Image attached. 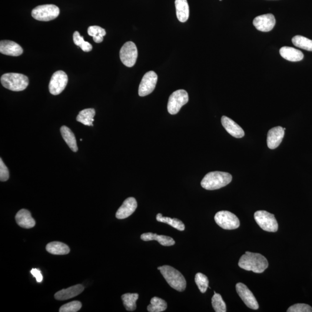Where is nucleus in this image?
<instances>
[{
	"label": "nucleus",
	"mask_w": 312,
	"mask_h": 312,
	"mask_svg": "<svg viewBox=\"0 0 312 312\" xmlns=\"http://www.w3.org/2000/svg\"><path fill=\"white\" fill-rule=\"evenodd\" d=\"M216 223L224 230H235L240 227V221L236 215L227 211L218 212L215 215Z\"/></svg>",
	"instance_id": "7"
},
{
	"label": "nucleus",
	"mask_w": 312,
	"mask_h": 312,
	"mask_svg": "<svg viewBox=\"0 0 312 312\" xmlns=\"http://www.w3.org/2000/svg\"><path fill=\"white\" fill-rule=\"evenodd\" d=\"M236 290L239 296L248 308L251 310H258L259 305L257 300L247 285L242 283H238L236 285Z\"/></svg>",
	"instance_id": "12"
},
{
	"label": "nucleus",
	"mask_w": 312,
	"mask_h": 312,
	"mask_svg": "<svg viewBox=\"0 0 312 312\" xmlns=\"http://www.w3.org/2000/svg\"><path fill=\"white\" fill-rule=\"evenodd\" d=\"M254 219L257 224L263 230L275 232L278 230V224L274 215L265 211L255 212Z\"/></svg>",
	"instance_id": "6"
},
{
	"label": "nucleus",
	"mask_w": 312,
	"mask_h": 312,
	"mask_svg": "<svg viewBox=\"0 0 312 312\" xmlns=\"http://www.w3.org/2000/svg\"><path fill=\"white\" fill-rule=\"evenodd\" d=\"M139 295L137 293H127L122 295V299L125 310L128 311H134L137 308V301Z\"/></svg>",
	"instance_id": "26"
},
{
	"label": "nucleus",
	"mask_w": 312,
	"mask_h": 312,
	"mask_svg": "<svg viewBox=\"0 0 312 312\" xmlns=\"http://www.w3.org/2000/svg\"><path fill=\"white\" fill-rule=\"evenodd\" d=\"M61 132L64 140L66 142L71 150L74 152H76L78 150L77 144H76L75 135L70 129L67 126H62L61 128Z\"/></svg>",
	"instance_id": "24"
},
{
	"label": "nucleus",
	"mask_w": 312,
	"mask_h": 312,
	"mask_svg": "<svg viewBox=\"0 0 312 312\" xmlns=\"http://www.w3.org/2000/svg\"><path fill=\"white\" fill-rule=\"evenodd\" d=\"M0 52L7 56H19L22 55L23 50L17 43L12 41L3 40L0 42Z\"/></svg>",
	"instance_id": "18"
},
{
	"label": "nucleus",
	"mask_w": 312,
	"mask_h": 312,
	"mask_svg": "<svg viewBox=\"0 0 312 312\" xmlns=\"http://www.w3.org/2000/svg\"><path fill=\"white\" fill-rule=\"evenodd\" d=\"M284 128L278 126L269 130L267 134V145L271 149L277 148L281 144L284 135Z\"/></svg>",
	"instance_id": "14"
},
{
	"label": "nucleus",
	"mask_w": 312,
	"mask_h": 312,
	"mask_svg": "<svg viewBox=\"0 0 312 312\" xmlns=\"http://www.w3.org/2000/svg\"><path fill=\"white\" fill-rule=\"evenodd\" d=\"M292 42L296 47L312 52V40L305 36L296 35L292 39Z\"/></svg>",
	"instance_id": "30"
},
{
	"label": "nucleus",
	"mask_w": 312,
	"mask_h": 312,
	"mask_svg": "<svg viewBox=\"0 0 312 312\" xmlns=\"http://www.w3.org/2000/svg\"><path fill=\"white\" fill-rule=\"evenodd\" d=\"M168 284L178 291H184L187 287V281L180 272L170 265L158 267Z\"/></svg>",
	"instance_id": "3"
},
{
	"label": "nucleus",
	"mask_w": 312,
	"mask_h": 312,
	"mask_svg": "<svg viewBox=\"0 0 312 312\" xmlns=\"http://www.w3.org/2000/svg\"><path fill=\"white\" fill-rule=\"evenodd\" d=\"M287 312H312V308L307 304H297L288 309Z\"/></svg>",
	"instance_id": "35"
},
{
	"label": "nucleus",
	"mask_w": 312,
	"mask_h": 312,
	"mask_svg": "<svg viewBox=\"0 0 312 312\" xmlns=\"http://www.w3.org/2000/svg\"><path fill=\"white\" fill-rule=\"evenodd\" d=\"M31 272L33 277L35 278L36 281L38 283H41L43 281V276L41 271L38 270V269L32 268Z\"/></svg>",
	"instance_id": "37"
},
{
	"label": "nucleus",
	"mask_w": 312,
	"mask_h": 312,
	"mask_svg": "<svg viewBox=\"0 0 312 312\" xmlns=\"http://www.w3.org/2000/svg\"><path fill=\"white\" fill-rule=\"evenodd\" d=\"M188 101L187 92L185 90H178L172 94L168 99L167 109L171 115H176Z\"/></svg>",
	"instance_id": "8"
},
{
	"label": "nucleus",
	"mask_w": 312,
	"mask_h": 312,
	"mask_svg": "<svg viewBox=\"0 0 312 312\" xmlns=\"http://www.w3.org/2000/svg\"><path fill=\"white\" fill-rule=\"evenodd\" d=\"M220 1H222V0H220Z\"/></svg>",
	"instance_id": "38"
},
{
	"label": "nucleus",
	"mask_w": 312,
	"mask_h": 312,
	"mask_svg": "<svg viewBox=\"0 0 312 312\" xmlns=\"http://www.w3.org/2000/svg\"><path fill=\"white\" fill-rule=\"evenodd\" d=\"M167 308V303L162 299L155 297L151 300V304L148 306L149 312H161Z\"/></svg>",
	"instance_id": "28"
},
{
	"label": "nucleus",
	"mask_w": 312,
	"mask_h": 312,
	"mask_svg": "<svg viewBox=\"0 0 312 312\" xmlns=\"http://www.w3.org/2000/svg\"><path fill=\"white\" fill-rule=\"evenodd\" d=\"M138 58V49L134 42L128 41L122 46L120 51V58L123 64L127 67L135 64Z\"/></svg>",
	"instance_id": "9"
},
{
	"label": "nucleus",
	"mask_w": 312,
	"mask_h": 312,
	"mask_svg": "<svg viewBox=\"0 0 312 312\" xmlns=\"http://www.w3.org/2000/svg\"><path fill=\"white\" fill-rule=\"evenodd\" d=\"M280 55L282 58L292 62L301 61L304 59L303 52L294 48L284 46L281 48Z\"/></svg>",
	"instance_id": "20"
},
{
	"label": "nucleus",
	"mask_w": 312,
	"mask_h": 312,
	"mask_svg": "<svg viewBox=\"0 0 312 312\" xmlns=\"http://www.w3.org/2000/svg\"><path fill=\"white\" fill-rule=\"evenodd\" d=\"M84 285L77 284L57 292L55 295L56 300L64 301L74 298L81 294L84 290Z\"/></svg>",
	"instance_id": "17"
},
{
	"label": "nucleus",
	"mask_w": 312,
	"mask_h": 312,
	"mask_svg": "<svg viewBox=\"0 0 312 312\" xmlns=\"http://www.w3.org/2000/svg\"><path fill=\"white\" fill-rule=\"evenodd\" d=\"M60 9L57 6L46 4L36 6L32 10L31 15L37 21L48 22L58 17Z\"/></svg>",
	"instance_id": "5"
},
{
	"label": "nucleus",
	"mask_w": 312,
	"mask_h": 312,
	"mask_svg": "<svg viewBox=\"0 0 312 312\" xmlns=\"http://www.w3.org/2000/svg\"><path fill=\"white\" fill-rule=\"evenodd\" d=\"M15 219L16 223L22 228L29 229L35 226V221L31 217V212L25 209L18 212Z\"/></svg>",
	"instance_id": "19"
},
{
	"label": "nucleus",
	"mask_w": 312,
	"mask_h": 312,
	"mask_svg": "<svg viewBox=\"0 0 312 312\" xmlns=\"http://www.w3.org/2000/svg\"><path fill=\"white\" fill-rule=\"evenodd\" d=\"M176 13L179 21L185 23L189 18V6L187 0H175Z\"/></svg>",
	"instance_id": "22"
},
{
	"label": "nucleus",
	"mask_w": 312,
	"mask_h": 312,
	"mask_svg": "<svg viewBox=\"0 0 312 312\" xmlns=\"http://www.w3.org/2000/svg\"><path fill=\"white\" fill-rule=\"evenodd\" d=\"M1 83L4 87L14 92L24 91L29 84L28 76L18 73H6L1 77Z\"/></svg>",
	"instance_id": "4"
},
{
	"label": "nucleus",
	"mask_w": 312,
	"mask_h": 312,
	"mask_svg": "<svg viewBox=\"0 0 312 312\" xmlns=\"http://www.w3.org/2000/svg\"><path fill=\"white\" fill-rule=\"evenodd\" d=\"M221 122L225 130L232 137L236 138H241L244 137V129L231 119L223 116H222Z\"/></svg>",
	"instance_id": "16"
},
{
	"label": "nucleus",
	"mask_w": 312,
	"mask_h": 312,
	"mask_svg": "<svg viewBox=\"0 0 312 312\" xmlns=\"http://www.w3.org/2000/svg\"><path fill=\"white\" fill-rule=\"evenodd\" d=\"M232 179L231 175L227 172H211L205 176L201 182V185L206 190H218L230 184Z\"/></svg>",
	"instance_id": "2"
},
{
	"label": "nucleus",
	"mask_w": 312,
	"mask_h": 312,
	"mask_svg": "<svg viewBox=\"0 0 312 312\" xmlns=\"http://www.w3.org/2000/svg\"><path fill=\"white\" fill-rule=\"evenodd\" d=\"M137 202L133 197H129L124 202L116 214L118 219H124L131 216L137 208Z\"/></svg>",
	"instance_id": "15"
},
{
	"label": "nucleus",
	"mask_w": 312,
	"mask_h": 312,
	"mask_svg": "<svg viewBox=\"0 0 312 312\" xmlns=\"http://www.w3.org/2000/svg\"><path fill=\"white\" fill-rule=\"evenodd\" d=\"M212 304L215 312H227L226 305H225L221 295L216 293V292H214V295L212 298Z\"/></svg>",
	"instance_id": "32"
},
{
	"label": "nucleus",
	"mask_w": 312,
	"mask_h": 312,
	"mask_svg": "<svg viewBox=\"0 0 312 312\" xmlns=\"http://www.w3.org/2000/svg\"><path fill=\"white\" fill-rule=\"evenodd\" d=\"M82 304L78 301L70 302L60 308V312H76L81 310Z\"/></svg>",
	"instance_id": "34"
},
{
	"label": "nucleus",
	"mask_w": 312,
	"mask_h": 312,
	"mask_svg": "<svg viewBox=\"0 0 312 312\" xmlns=\"http://www.w3.org/2000/svg\"><path fill=\"white\" fill-rule=\"evenodd\" d=\"M88 33L90 36H92L95 43H101L104 40V36L106 35L105 30L99 26H90L88 30Z\"/></svg>",
	"instance_id": "29"
},
{
	"label": "nucleus",
	"mask_w": 312,
	"mask_h": 312,
	"mask_svg": "<svg viewBox=\"0 0 312 312\" xmlns=\"http://www.w3.org/2000/svg\"><path fill=\"white\" fill-rule=\"evenodd\" d=\"M195 283L202 293H205L209 287L208 279L206 275L202 273H197L195 277Z\"/></svg>",
	"instance_id": "33"
},
{
	"label": "nucleus",
	"mask_w": 312,
	"mask_h": 312,
	"mask_svg": "<svg viewBox=\"0 0 312 312\" xmlns=\"http://www.w3.org/2000/svg\"><path fill=\"white\" fill-rule=\"evenodd\" d=\"M141 238L144 241H157L158 243L164 247H171L175 244L174 239L171 237L165 235H158L151 232L142 234Z\"/></svg>",
	"instance_id": "21"
},
{
	"label": "nucleus",
	"mask_w": 312,
	"mask_h": 312,
	"mask_svg": "<svg viewBox=\"0 0 312 312\" xmlns=\"http://www.w3.org/2000/svg\"><path fill=\"white\" fill-rule=\"evenodd\" d=\"M157 80V75L154 71H151L146 73L139 86V95L145 97L152 94L156 88Z\"/></svg>",
	"instance_id": "11"
},
{
	"label": "nucleus",
	"mask_w": 312,
	"mask_h": 312,
	"mask_svg": "<svg viewBox=\"0 0 312 312\" xmlns=\"http://www.w3.org/2000/svg\"><path fill=\"white\" fill-rule=\"evenodd\" d=\"M95 115V111L94 109H85L79 112L76 117V121L86 125L94 126L93 122L94 121Z\"/></svg>",
	"instance_id": "25"
},
{
	"label": "nucleus",
	"mask_w": 312,
	"mask_h": 312,
	"mask_svg": "<svg viewBox=\"0 0 312 312\" xmlns=\"http://www.w3.org/2000/svg\"><path fill=\"white\" fill-rule=\"evenodd\" d=\"M9 172L7 167L2 161V158L0 159V181L5 182L8 180Z\"/></svg>",
	"instance_id": "36"
},
{
	"label": "nucleus",
	"mask_w": 312,
	"mask_h": 312,
	"mask_svg": "<svg viewBox=\"0 0 312 312\" xmlns=\"http://www.w3.org/2000/svg\"><path fill=\"white\" fill-rule=\"evenodd\" d=\"M73 41L76 45L82 49L83 51L89 52L93 49L92 45L89 42L85 41L84 37L79 34L78 31H75L73 34Z\"/></svg>",
	"instance_id": "31"
},
{
	"label": "nucleus",
	"mask_w": 312,
	"mask_h": 312,
	"mask_svg": "<svg viewBox=\"0 0 312 312\" xmlns=\"http://www.w3.org/2000/svg\"><path fill=\"white\" fill-rule=\"evenodd\" d=\"M156 219L159 222L161 223H164L170 225L171 226L177 229L179 231H184L185 229V224L181 220H179L178 218H172L168 217H163L162 214H158L156 217Z\"/></svg>",
	"instance_id": "27"
},
{
	"label": "nucleus",
	"mask_w": 312,
	"mask_h": 312,
	"mask_svg": "<svg viewBox=\"0 0 312 312\" xmlns=\"http://www.w3.org/2000/svg\"><path fill=\"white\" fill-rule=\"evenodd\" d=\"M253 23L258 31L268 32L274 29L276 24V20L273 15L268 14L257 16L253 20Z\"/></svg>",
	"instance_id": "13"
},
{
	"label": "nucleus",
	"mask_w": 312,
	"mask_h": 312,
	"mask_svg": "<svg viewBox=\"0 0 312 312\" xmlns=\"http://www.w3.org/2000/svg\"><path fill=\"white\" fill-rule=\"evenodd\" d=\"M46 250L49 253L55 255L67 254L70 249L67 245L61 242H52L46 245Z\"/></svg>",
	"instance_id": "23"
},
{
	"label": "nucleus",
	"mask_w": 312,
	"mask_h": 312,
	"mask_svg": "<svg viewBox=\"0 0 312 312\" xmlns=\"http://www.w3.org/2000/svg\"><path fill=\"white\" fill-rule=\"evenodd\" d=\"M238 265L245 270L261 274L268 268V262L267 258L261 254L247 251L242 255Z\"/></svg>",
	"instance_id": "1"
},
{
	"label": "nucleus",
	"mask_w": 312,
	"mask_h": 312,
	"mask_svg": "<svg viewBox=\"0 0 312 312\" xmlns=\"http://www.w3.org/2000/svg\"><path fill=\"white\" fill-rule=\"evenodd\" d=\"M68 84V76L62 71H58L52 75L49 85V92L54 95L61 94Z\"/></svg>",
	"instance_id": "10"
}]
</instances>
